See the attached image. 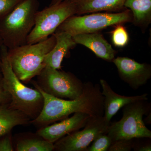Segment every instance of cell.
Listing matches in <instances>:
<instances>
[{"instance_id":"obj_17","label":"cell","mask_w":151,"mask_h":151,"mask_svg":"<svg viewBox=\"0 0 151 151\" xmlns=\"http://www.w3.org/2000/svg\"><path fill=\"white\" fill-rule=\"evenodd\" d=\"M124 6L132 12V23L145 31L151 23V0H126Z\"/></svg>"},{"instance_id":"obj_15","label":"cell","mask_w":151,"mask_h":151,"mask_svg":"<svg viewBox=\"0 0 151 151\" xmlns=\"http://www.w3.org/2000/svg\"><path fill=\"white\" fill-rule=\"evenodd\" d=\"M76 10V15L106 12H119L125 10L126 0H71Z\"/></svg>"},{"instance_id":"obj_26","label":"cell","mask_w":151,"mask_h":151,"mask_svg":"<svg viewBox=\"0 0 151 151\" xmlns=\"http://www.w3.org/2000/svg\"><path fill=\"white\" fill-rule=\"evenodd\" d=\"M64 0H51L50 4L49 5H51L55 4H57V3L60 2Z\"/></svg>"},{"instance_id":"obj_22","label":"cell","mask_w":151,"mask_h":151,"mask_svg":"<svg viewBox=\"0 0 151 151\" xmlns=\"http://www.w3.org/2000/svg\"><path fill=\"white\" fill-rule=\"evenodd\" d=\"M133 148L132 140L120 139L112 142L108 151H130Z\"/></svg>"},{"instance_id":"obj_13","label":"cell","mask_w":151,"mask_h":151,"mask_svg":"<svg viewBox=\"0 0 151 151\" xmlns=\"http://www.w3.org/2000/svg\"><path fill=\"white\" fill-rule=\"evenodd\" d=\"M73 38L76 44L86 47L99 58L108 62L115 58L116 50L99 32L80 34L73 36Z\"/></svg>"},{"instance_id":"obj_19","label":"cell","mask_w":151,"mask_h":151,"mask_svg":"<svg viewBox=\"0 0 151 151\" xmlns=\"http://www.w3.org/2000/svg\"><path fill=\"white\" fill-rule=\"evenodd\" d=\"M123 24L114 26L115 28L111 31V39L114 46L123 47L128 44L129 41V36L126 27Z\"/></svg>"},{"instance_id":"obj_11","label":"cell","mask_w":151,"mask_h":151,"mask_svg":"<svg viewBox=\"0 0 151 151\" xmlns=\"http://www.w3.org/2000/svg\"><path fill=\"white\" fill-rule=\"evenodd\" d=\"M90 117L86 113H75L73 116L59 123L42 127L37 131V134L54 144L66 135L83 128Z\"/></svg>"},{"instance_id":"obj_12","label":"cell","mask_w":151,"mask_h":151,"mask_svg":"<svg viewBox=\"0 0 151 151\" xmlns=\"http://www.w3.org/2000/svg\"><path fill=\"white\" fill-rule=\"evenodd\" d=\"M102 94L104 97V116L111 122L113 116L124 106L139 101H147L148 94L145 93L134 96H125L117 94L111 88L106 80H100Z\"/></svg>"},{"instance_id":"obj_10","label":"cell","mask_w":151,"mask_h":151,"mask_svg":"<svg viewBox=\"0 0 151 151\" xmlns=\"http://www.w3.org/2000/svg\"><path fill=\"white\" fill-rule=\"evenodd\" d=\"M112 62L121 79L135 90L145 85L151 78V66L148 63H139L126 57L115 58Z\"/></svg>"},{"instance_id":"obj_8","label":"cell","mask_w":151,"mask_h":151,"mask_svg":"<svg viewBox=\"0 0 151 151\" xmlns=\"http://www.w3.org/2000/svg\"><path fill=\"white\" fill-rule=\"evenodd\" d=\"M37 76L39 86L54 97L75 100L83 94L84 83L70 72L45 67Z\"/></svg>"},{"instance_id":"obj_7","label":"cell","mask_w":151,"mask_h":151,"mask_svg":"<svg viewBox=\"0 0 151 151\" xmlns=\"http://www.w3.org/2000/svg\"><path fill=\"white\" fill-rule=\"evenodd\" d=\"M74 15H76V10L71 0H64L38 11L34 26L28 37L27 44L35 43L46 39L65 20Z\"/></svg>"},{"instance_id":"obj_21","label":"cell","mask_w":151,"mask_h":151,"mask_svg":"<svg viewBox=\"0 0 151 151\" xmlns=\"http://www.w3.org/2000/svg\"><path fill=\"white\" fill-rule=\"evenodd\" d=\"M22 0H0V21L12 10Z\"/></svg>"},{"instance_id":"obj_28","label":"cell","mask_w":151,"mask_h":151,"mask_svg":"<svg viewBox=\"0 0 151 151\" xmlns=\"http://www.w3.org/2000/svg\"><path fill=\"white\" fill-rule=\"evenodd\" d=\"M150 113H149L148 114V116H147V118L145 119H146V122H147V124H150L151 122L150 121H151V119H150V117H151V114H150Z\"/></svg>"},{"instance_id":"obj_24","label":"cell","mask_w":151,"mask_h":151,"mask_svg":"<svg viewBox=\"0 0 151 151\" xmlns=\"http://www.w3.org/2000/svg\"><path fill=\"white\" fill-rule=\"evenodd\" d=\"M7 134L6 136L0 140V151H13L14 150L13 146L11 136Z\"/></svg>"},{"instance_id":"obj_16","label":"cell","mask_w":151,"mask_h":151,"mask_svg":"<svg viewBox=\"0 0 151 151\" xmlns=\"http://www.w3.org/2000/svg\"><path fill=\"white\" fill-rule=\"evenodd\" d=\"M31 119L21 111L11 107L10 103L0 106V137L10 133L13 128L25 125Z\"/></svg>"},{"instance_id":"obj_20","label":"cell","mask_w":151,"mask_h":151,"mask_svg":"<svg viewBox=\"0 0 151 151\" xmlns=\"http://www.w3.org/2000/svg\"><path fill=\"white\" fill-rule=\"evenodd\" d=\"M112 140L107 134H101L95 138L92 145L86 151H107L111 145Z\"/></svg>"},{"instance_id":"obj_25","label":"cell","mask_w":151,"mask_h":151,"mask_svg":"<svg viewBox=\"0 0 151 151\" xmlns=\"http://www.w3.org/2000/svg\"><path fill=\"white\" fill-rule=\"evenodd\" d=\"M137 151H151V145H146L142 146L138 148Z\"/></svg>"},{"instance_id":"obj_6","label":"cell","mask_w":151,"mask_h":151,"mask_svg":"<svg viewBox=\"0 0 151 151\" xmlns=\"http://www.w3.org/2000/svg\"><path fill=\"white\" fill-rule=\"evenodd\" d=\"M69 17L56 30L72 35L99 32L109 27L132 22V15L129 9L119 12H96Z\"/></svg>"},{"instance_id":"obj_4","label":"cell","mask_w":151,"mask_h":151,"mask_svg":"<svg viewBox=\"0 0 151 151\" xmlns=\"http://www.w3.org/2000/svg\"><path fill=\"white\" fill-rule=\"evenodd\" d=\"M55 43V38L52 35L39 42L8 50V56L13 70L22 82L29 83L41 73L45 67V57Z\"/></svg>"},{"instance_id":"obj_23","label":"cell","mask_w":151,"mask_h":151,"mask_svg":"<svg viewBox=\"0 0 151 151\" xmlns=\"http://www.w3.org/2000/svg\"><path fill=\"white\" fill-rule=\"evenodd\" d=\"M11 96L6 90L3 83L2 76H0V106L10 103Z\"/></svg>"},{"instance_id":"obj_14","label":"cell","mask_w":151,"mask_h":151,"mask_svg":"<svg viewBox=\"0 0 151 151\" xmlns=\"http://www.w3.org/2000/svg\"><path fill=\"white\" fill-rule=\"evenodd\" d=\"M52 35L55 38V45L45 55L44 63L45 67L60 70L63 58L77 44L73 36L65 32L56 30Z\"/></svg>"},{"instance_id":"obj_5","label":"cell","mask_w":151,"mask_h":151,"mask_svg":"<svg viewBox=\"0 0 151 151\" xmlns=\"http://www.w3.org/2000/svg\"><path fill=\"white\" fill-rule=\"evenodd\" d=\"M150 105L146 101L130 103L123 107V116L120 121L111 123L107 134L112 142L134 138H151V132L145 125L143 116H147Z\"/></svg>"},{"instance_id":"obj_9","label":"cell","mask_w":151,"mask_h":151,"mask_svg":"<svg viewBox=\"0 0 151 151\" xmlns=\"http://www.w3.org/2000/svg\"><path fill=\"white\" fill-rule=\"evenodd\" d=\"M111 122L105 116H91L81 130L68 134L54 143V150L86 151L95 138L107 134Z\"/></svg>"},{"instance_id":"obj_27","label":"cell","mask_w":151,"mask_h":151,"mask_svg":"<svg viewBox=\"0 0 151 151\" xmlns=\"http://www.w3.org/2000/svg\"><path fill=\"white\" fill-rule=\"evenodd\" d=\"M4 45L3 44L2 41L0 38V57H1V55L3 49L4 48Z\"/></svg>"},{"instance_id":"obj_2","label":"cell","mask_w":151,"mask_h":151,"mask_svg":"<svg viewBox=\"0 0 151 151\" xmlns=\"http://www.w3.org/2000/svg\"><path fill=\"white\" fill-rule=\"evenodd\" d=\"M0 68L4 85L11 96V107L21 111L31 119H35L43 105L42 94L37 89L26 86L14 72L4 46L0 57Z\"/></svg>"},{"instance_id":"obj_18","label":"cell","mask_w":151,"mask_h":151,"mask_svg":"<svg viewBox=\"0 0 151 151\" xmlns=\"http://www.w3.org/2000/svg\"><path fill=\"white\" fill-rule=\"evenodd\" d=\"M54 144L39 136L22 138L17 141L16 146L17 151H52Z\"/></svg>"},{"instance_id":"obj_3","label":"cell","mask_w":151,"mask_h":151,"mask_svg":"<svg viewBox=\"0 0 151 151\" xmlns=\"http://www.w3.org/2000/svg\"><path fill=\"white\" fill-rule=\"evenodd\" d=\"M39 6L38 0H22L0 21V38L8 50L26 44Z\"/></svg>"},{"instance_id":"obj_29","label":"cell","mask_w":151,"mask_h":151,"mask_svg":"<svg viewBox=\"0 0 151 151\" xmlns=\"http://www.w3.org/2000/svg\"><path fill=\"white\" fill-rule=\"evenodd\" d=\"M2 76L1 72V68H0V76Z\"/></svg>"},{"instance_id":"obj_1","label":"cell","mask_w":151,"mask_h":151,"mask_svg":"<svg viewBox=\"0 0 151 151\" xmlns=\"http://www.w3.org/2000/svg\"><path fill=\"white\" fill-rule=\"evenodd\" d=\"M32 83L43 98L40 113L30 122L35 125L45 127L76 113H85L91 116H104V97L99 84H94L90 81L84 83V91L81 97L75 100H67L47 94L35 81H32Z\"/></svg>"}]
</instances>
